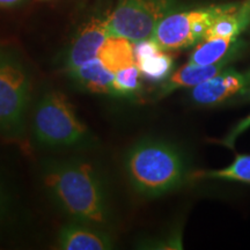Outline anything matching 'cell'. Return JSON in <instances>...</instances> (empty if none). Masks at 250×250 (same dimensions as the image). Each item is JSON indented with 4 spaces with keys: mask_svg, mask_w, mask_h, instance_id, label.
Segmentation results:
<instances>
[{
    "mask_svg": "<svg viewBox=\"0 0 250 250\" xmlns=\"http://www.w3.org/2000/svg\"><path fill=\"white\" fill-rule=\"evenodd\" d=\"M173 57L161 48L136 59V65L138 66L142 77L151 81H164L167 79L173 71Z\"/></svg>",
    "mask_w": 250,
    "mask_h": 250,
    "instance_id": "16",
    "label": "cell"
},
{
    "mask_svg": "<svg viewBox=\"0 0 250 250\" xmlns=\"http://www.w3.org/2000/svg\"><path fill=\"white\" fill-rule=\"evenodd\" d=\"M175 7V0H118L108 15L109 35L133 43L152 39L159 22Z\"/></svg>",
    "mask_w": 250,
    "mask_h": 250,
    "instance_id": "6",
    "label": "cell"
},
{
    "mask_svg": "<svg viewBox=\"0 0 250 250\" xmlns=\"http://www.w3.org/2000/svg\"><path fill=\"white\" fill-rule=\"evenodd\" d=\"M27 0H0V8H13L22 5Z\"/></svg>",
    "mask_w": 250,
    "mask_h": 250,
    "instance_id": "19",
    "label": "cell"
},
{
    "mask_svg": "<svg viewBox=\"0 0 250 250\" xmlns=\"http://www.w3.org/2000/svg\"><path fill=\"white\" fill-rule=\"evenodd\" d=\"M46 193L73 221L105 226L111 219L107 186L98 168L81 159L49 160L43 164Z\"/></svg>",
    "mask_w": 250,
    "mask_h": 250,
    "instance_id": "1",
    "label": "cell"
},
{
    "mask_svg": "<svg viewBox=\"0 0 250 250\" xmlns=\"http://www.w3.org/2000/svg\"><path fill=\"white\" fill-rule=\"evenodd\" d=\"M237 7L225 4L171 12L156 26L152 40L166 51L189 48L204 39L206 31L219 17L235 11Z\"/></svg>",
    "mask_w": 250,
    "mask_h": 250,
    "instance_id": "5",
    "label": "cell"
},
{
    "mask_svg": "<svg viewBox=\"0 0 250 250\" xmlns=\"http://www.w3.org/2000/svg\"><path fill=\"white\" fill-rule=\"evenodd\" d=\"M108 15L109 13L94 15L83 24L65 56V70L67 72L98 57L102 44L109 37Z\"/></svg>",
    "mask_w": 250,
    "mask_h": 250,
    "instance_id": "8",
    "label": "cell"
},
{
    "mask_svg": "<svg viewBox=\"0 0 250 250\" xmlns=\"http://www.w3.org/2000/svg\"><path fill=\"white\" fill-rule=\"evenodd\" d=\"M247 73V79H248V83H247L246 90L243 92L241 98L237 100V102H250V68L246 71Z\"/></svg>",
    "mask_w": 250,
    "mask_h": 250,
    "instance_id": "20",
    "label": "cell"
},
{
    "mask_svg": "<svg viewBox=\"0 0 250 250\" xmlns=\"http://www.w3.org/2000/svg\"><path fill=\"white\" fill-rule=\"evenodd\" d=\"M237 39L210 37L203 39L191 52L189 62L197 65H211L224 61L234 52L242 50Z\"/></svg>",
    "mask_w": 250,
    "mask_h": 250,
    "instance_id": "14",
    "label": "cell"
},
{
    "mask_svg": "<svg viewBox=\"0 0 250 250\" xmlns=\"http://www.w3.org/2000/svg\"><path fill=\"white\" fill-rule=\"evenodd\" d=\"M68 74L78 85L89 92L114 95L115 74L105 68L98 57L80 65Z\"/></svg>",
    "mask_w": 250,
    "mask_h": 250,
    "instance_id": "12",
    "label": "cell"
},
{
    "mask_svg": "<svg viewBox=\"0 0 250 250\" xmlns=\"http://www.w3.org/2000/svg\"><path fill=\"white\" fill-rule=\"evenodd\" d=\"M241 51L242 50H239V51L228 56L224 61L211 65H197L188 62V64L171 73L167 79L162 81L161 86L159 87L158 93H156V99H164L169 94L174 93L175 90L181 88H192V87L215 77L220 72L226 70L228 65L232 64L239 57Z\"/></svg>",
    "mask_w": 250,
    "mask_h": 250,
    "instance_id": "9",
    "label": "cell"
},
{
    "mask_svg": "<svg viewBox=\"0 0 250 250\" xmlns=\"http://www.w3.org/2000/svg\"><path fill=\"white\" fill-rule=\"evenodd\" d=\"M30 73L14 49L0 48V136L20 139L26 131Z\"/></svg>",
    "mask_w": 250,
    "mask_h": 250,
    "instance_id": "3",
    "label": "cell"
},
{
    "mask_svg": "<svg viewBox=\"0 0 250 250\" xmlns=\"http://www.w3.org/2000/svg\"><path fill=\"white\" fill-rule=\"evenodd\" d=\"M191 179L250 184V154H237L230 165L220 169L195 171L190 175V180Z\"/></svg>",
    "mask_w": 250,
    "mask_h": 250,
    "instance_id": "15",
    "label": "cell"
},
{
    "mask_svg": "<svg viewBox=\"0 0 250 250\" xmlns=\"http://www.w3.org/2000/svg\"><path fill=\"white\" fill-rule=\"evenodd\" d=\"M34 134L46 147H80L89 143V131L79 120L66 95L50 90L41 98L34 112Z\"/></svg>",
    "mask_w": 250,
    "mask_h": 250,
    "instance_id": "4",
    "label": "cell"
},
{
    "mask_svg": "<svg viewBox=\"0 0 250 250\" xmlns=\"http://www.w3.org/2000/svg\"><path fill=\"white\" fill-rule=\"evenodd\" d=\"M248 129H250V115L237 122L232 129L228 131L226 136L223 139L219 140L218 144H220L221 146H224L226 148L233 149L239 137L242 136V133H245Z\"/></svg>",
    "mask_w": 250,
    "mask_h": 250,
    "instance_id": "18",
    "label": "cell"
},
{
    "mask_svg": "<svg viewBox=\"0 0 250 250\" xmlns=\"http://www.w3.org/2000/svg\"><path fill=\"white\" fill-rule=\"evenodd\" d=\"M247 83L246 71L227 67L215 77L192 87L190 99L201 107H217L232 100L237 102L246 90Z\"/></svg>",
    "mask_w": 250,
    "mask_h": 250,
    "instance_id": "7",
    "label": "cell"
},
{
    "mask_svg": "<svg viewBox=\"0 0 250 250\" xmlns=\"http://www.w3.org/2000/svg\"><path fill=\"white\" fill-rule=\"evenodd\" d=\"M125 169L133 189L148 198L174 191L188 179L183 153L159 139L146 138L134 144L126 154Z\"/></svg>",
    "mask_w": 250,
    "mask_h": 250,
    "instance_id": "2",
    "label": "cell"
},
{
    "mask_svg": "<svg viewBox=\"0 0 250 250\" xmlns=\"http://www.w3.org/2000/svg\"><path fill=\"white\" fill-rule=\"evenodd\" d=\"M20 203L13 181L0 165V242L8 239L21 218Z\"/></svg>",
    "mask_w": 250,
    "mask_h": 250,
    "instance_id": "11",
    "label": "cell"
},
{
    "mask_svg": "<svg viewBox=\"0 0 250 250\" xmlns=\"http://www.w3.org/2000/svg\"><path fill=\"white\" fill-rule=\"evenodd\" d=\"M98 58L112 73L136 64L133 42L121 36L109 35L100 49Z\"/></svg>",
    "mask_w": 250,
    "mask_h": 250,
    "instance_id": "13",
    "label": "cell"
},
{
    "mask_svg": "<svg viewBox=\"0 0 250 250\" xmlns=\"http://www.w3.org/2000/svg\"><path fill=\"white\" fill-rule=\"evenodd\" d=\"M140 71L136 64L118 71L114 76V96H133L142 88Z\"/></svg>",
    "mask_w": 250,
    "mask_h": 250,
    "instance_id": "17",
    "label": "cell"
},
{
    "mask_svg": "<svg viewBox=\"0 0 250 250\" xmlns=\"http://www.w3.org/2000/svg\"><path fill=\"white\" fill-rule=\"evenodd\" d=\"M58 247L64 250H108L114 248V241L101 227L72 221L62 227Z\"/></svg>",
    "mask_w": 250,
    "mask_h": 250,
    "instance_id": "10",
    "label": "cell"
}]
</instances>
